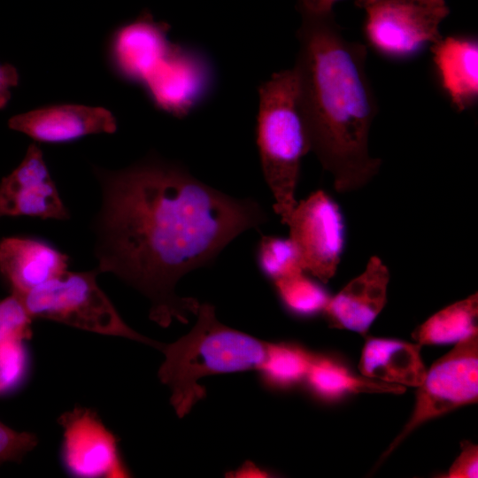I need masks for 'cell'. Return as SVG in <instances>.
<instances>
[{"label":"cell","mask_w":478,"mask_h":478,"mask_svg":"<svg viewBox=\"0 0 478 478\" xmlns=\"http://www.w3.org/2000/svg\"><path fill=\"white\" fill-rule=\"evenodd\" d=\"M94 173L101 191L91 224L96 269L143 295L150 319L163 328L174 320L188 323L197 312V299L175 292L180 279L268 220L254 199L227 195L154 154L122 169L95 167Z\"/></svg>","instance_id":"6da1fadb"},{"label":"cell","mask_w":478,"mask_h":478,"mask_svg":"<svg viewBox=\"0 0 478 478\" xmlns=\"http://www.w3.org/2000/svg\"><path fill=\"white\" fill-rule=\"evenodd\" d=\"M297 7L302 22L293 70L310 149L338 193L354 191L382 165L368 149L378 107L366 70V47L344 37L333 8Z\"/></svg>","instance_id":"7a4b0ae2"},{"label":"cell","mask_w":478,"mask_h":478,"mask_svg":"<svg viewBox=\"0 0 478 478\" xmlns=\"http://www.w3.org/2000/svg\"><path fill=\"white\" fill-rule=\"evenodd\" d=\"M191 330L173 343H161L165 359L158 376L170 391V403L179 418L205 397L200 379L220 374L258 369L267 343L229 328L218 320L214 307L198 306Z\"/></svg>","instance_id":"3957f363"},{"label":"cell","mask_w":478,"mask_h":478,"mask_svg":"<svg viewBox=\"0 0 478 478\" xmlns=\"http://www.w3.org/2000/svg\"><path fill=\"white\" fill-rule=\"evenodd\" d=\"M257 143L274 212L287 223L295 198L301 160L311 151L292 69L275 73L258 89Z\"/></svg>","instance_id":"277c9868"},{"label":"cell","mask_w":478,"mask_h":478,"mask_svg":"<svg viewBox=\"0 0 478 478\" xmlns=\"http://www.w3.org/2000/svg\"><path fill=\"white\" fill-rule=\"evenodd\" d=\"M95 268L66 271L19 297L29 315L58 322L84 331L127 338L159 349L161 343L131 328L99 287Z\"/></svg>","instance_id":"5b68a950"},{"label":"cell","mask_w":478,"mask_h":478,"mask_svg":"<svg viewBox=\"0 0 478 478\" xmlns=\"http://www.w3.org/2000/svg\"><path fill=\"white\" fill-rule=\"evenodd\" d=\"M366 12L364 33L381 54L403 59L443 35L439 27L449 15L445 0H356Z\"/></svg>","instance_id":"8992f818"},{"label":"cell","mask_w":478,"mask_h":478,"mask_svg":"<svg viewBox=\"0 0 478 478\" xmlns=\"http://www.w3.org/2000/svg\"><path fill=\"white\" fill-rule=\"evenodd\" d=\"M413 412L382 459L423 423L478 399V334L455 344L427 370Z\"/></svg>","instance_id":"52a82bcc"},{"label":"cell","mask_w":478,"mask_h":478,"mask_svg":"<svg viewBox=\"0 0 478 478\" xmlns=\"http://www.w3.org/2000/svg\"><path fill=\"white\" fill-rule=\"evenodd\" d=\"M303 270L322 283L335 274L344 247L345 227L338 204L323 190L297 203L286 223Z\"/></svg>","instance_id":"ba28073f"},{"label":"cell","mask_w":478,"mask_h":478,"mask_svg":"<svg viewBox=\"0 0 478 478\" xmlns=\"http://www.w3.org/2000/svg\"><path fill=\"white\" fill-rule=\"evenodd\" d=\"M63 430L62 459L68 473L81 478H125L129 472L118 440L94 410L76 406L58 418Z\"/></svg>","instance_id":"9c48e42d"},{"label":"cell","mask_w":478,"mask_h":478,"mask_svg":"<svg viewBox=\"0 0 478 478\" xmlns=\"http://www.w3.org/2000/svg\"><path fill=\"white\" fill-rule=\"evenodd\" d=\"M212 83L213 72L206 57L173 43L142 86L157 108L182 118L210 94Z\"/></svg>","instance_id":"30bf717a"},{"label":"cell","mask_w":478,"mask_h":478,"mask_svg":"<svg viewBox=\"0 0 478 478\" xmlns=\"http://www.w3.org/2000/svg\"><path fill=\"white\" fill-rule=\"evenodd\" d=\"M20 216L56 220L70 218L42 151L35 143L29 145L20 164L0 182V219Z\"/></svg>","instance_id":"8fae6325"},{"label":"cell","mask_w":478,"mask_h":478,"mask_svg":"<svg viewBox=\"0 0 478 478\" xmlns=\"http://www.w3.org/2000/svg\"><path fill=\"white\" fill-rule=\"evenodd\" d=\"M170 26L156 21L149 12L118 27L110 35L107 58L120 79L143 84L173 46L168 39Z\"/></svg>","instance_id":"7c38bea8"},{"label":"cell","mask_w":478,"mask_h":478,"mask_svg":"<svg viewBox=\"0 0 478 478\" xmlns=\"http://www.w3.org/2000/svg\"><path fill=\"white\" fill-rule=\"evenodd\" d=\"M10 128L48 143L76 141L89 135L113 134L117 121L103 107L81 104H53L41 107L9 120Z\"/></svg>","instance_id":"4fadbf2b"},{"label":"cell","mask_w":478,"mask_h":478,"mask_svg":"<svg viewBox=\"0 0 478 478\" xmlns=\"http://www.w3.org/2000/svg\"><path fill=\"white\" fill-rule=\"evenodd\" d=\"M389 272L372 256L365 270L331 297L324 312L331 326L366 335L387 303Z\"/></svg>","instance_id":"5bb4252c"},{"label":"cell","mask_w":478,"mask_h":478,"mask_svg":"<svg viewBox=\"0 0 478 478\" xmlns=\"http://www.w3.org/2000/svg\"><path fill=\"white\" fill-rule=\"evenodd\" d=\"M68 256L48 242L9 236L0 240V274L20 297L68 271Z\"/></svg>","instance_id":"9a60e30c"},{"label":"cell","mask_w":478,"mask_h":478,"mask_svg":"<svg viewBox=\"0 0 478 478\" xmlns=\"http://www.w3.org/2000/svg\"><path fill=\"white\" fill-rule=\"evenodd\" d=\"M440 82L455 110L463 112L478 97V43L469 37L448 36L430 45Z\"/></svg>","instance_id":"2e32d148"},{"label":"cell","mask_w":478,"mask_h":478,"mask_svg":"<svg viewBox=\"0 0 478 478\" xmlns=\"http://www.w3.org/2000/svg\"><path fill=\"white\" fill-rule=\"evenodd\" d=\"M420 347L398 339L369 337L361 351L359 372L385 383L417 388L427 373Z\"/></svg>","instance_id":"e0dca14e"},{"label":"cell","mask_w":478,"mask_h":478,"mask_svg":"<svg viewBox=\"0 0 478 478\" xmlns=\"http://www.w3.org/2000/svg\"><path fill=\"white\" fill-rule=\"evenodd\" d=\"M310 389L325 400H335L356 393L401 394L405 388L352 374L339 361L313 355L305 380Z\"/></svg>","instance_id":"ac0fdd59"},{"label":"cell","mask_w":478,"mask_h":478,"mask_svg":"<svg viewBox=\"0 0 478 478\" xmlns=\"http://www.w3.org/2000/svg\"><path fill=\"white\" fill-rule=\"evenodd\" d=\"M478 295L457 301L430 316L412 332L422 345L458 343L478 334Z\"/></svg>","instance_id":"d6986e66"},{"label":"cell","mask_w":478,"mask_h":478,"mask_svg":"<svg viewBox=\"0 0 478 478\" xmlns=\"http://www.w3.org/2000/svg\"><path fill=\"white\" fill-rule=\"evenodd\" d=\"M313 355L296 344L267 343L258 370L269 385L287 389L305 380Z\"/></svg>","instance_id":"ffe728a7"},{"label":"cell","mask_w":478,"mask_h":478,"mask_svg":"<svg viewBox=\"0 0 478 478\" xmlns=\"http://www.w3.org/2000/svg\"><path fill=\"white\" fill-rule=\"evenodd\" d=\"M274 283L283 305L298 316L310 317L324 312L331 297L322 285L305 272L279 279Z\"/></svg>","instance_id":"44dd1931"},{"label":"cell","mask_w":478,"mask_h":478,"mask_svg":"<svg viewBox=\"0 0 478 478\" xmlns=\"http://www.w3.org/2000/svg\"><path fill=\"white\" fill-rule=\"evenodd\" d=\"M258 262L263 274L273 281L305 272L289 237L263 235L258 248Z\"/></svg>","instance_id":"7402d4cb"},{"label":"cell","mask_w":478,"mask_h":478,"mask_svg":"<svg viewBox=\"0 0 478 478\" xmlns=\"http://www.w3.org/2000/svg\"><path fill=\"white\" fill-rule=\"evenodd\" d=\"M27 354L24 341L9 339L0 342V395L14 389L24 379Z\"/></svg>","instance_id":"603a6c76"},{"label":"cell","mask_w":478,"mask_h":478,"mask_svg":"<svg viewBox=\"0 0 478 478\" xmlns=\"http://www.w3.org/2000/svg\"><path fill=\"white\" fill-rule=\"evenodd\" d=\"M33 320L18 296L11 294L0 300V342L30 339Z\"/></svg>","instance_id":"cb8c5ba5"},{"label":"cell","mask_w":478,"mask_h":478,"mask_svg":"<svg viewBox=\"0 0 478 478\" xmlns=\"http://www.w3.org/2000/svg\"><path fill=\"white\" fill-rule=\"evenodd\" d=\"M37 443L35 434L16 431L0 421V464L19 462Z\"/></svg>","instance_id":"d4e9b609"},{"label":"cell","mask_w":478,"mask_h":478,"mask_svg":"<svg viewBox=\"0 0 478 478\" xmlns=\"http://www.w3.org/2000/svg\"><path fill=\"white\" fill-rule=\"evenodd\" d=\"M478 476V446L461 442V452L451 466L447 478H476Z\"/></svg>","instance_id":"484cf974"},{"label":"cell","mask_w":478,"mask_h":478,"mask_svg":"<svg viewBox=\"0 0 478 478\" xmlns=\"http://www.w3.org/2000/svg\"><path fill=\"white\" fill-rule=\"evenodd\" d=\"M19 77L17 69L9 64H0V109L9 103L12 88L19 83Z\"/></svg>","instance_id":"4316f807"},{"label":"cell","mask_w":478,"mask_h":478,"mask_svg":"<svg viewBox=\"0 0 478 478\" xmlns=\"http://www.w3.org/2000/svg\"><path fill=\"white\" fill-rule=\"evenodd\" d=\"M237 474L236 476H241V477H266L267 476L266 473L262 471L261 469H259L258 467L255 466L253 464L251 465V466H249V464H245L244 466H243L240 470H238L236 472Z\"/></svg>","instance_id":"83f0119b"},{"label":"cell","mask_w":478,"mask_h":478,"mask_svg":"<svg viewBox=\"0 0 478 478\" xmlns=\"http://www.w3.org/2000/svg\"><path fill=\"white\" fill-rule=\"evenodd\" d=\"M336 1L337 0H297V2L315 8H333V5Z\"/></svg>","instance_id":"f1b7e54d"}]
</instances>
